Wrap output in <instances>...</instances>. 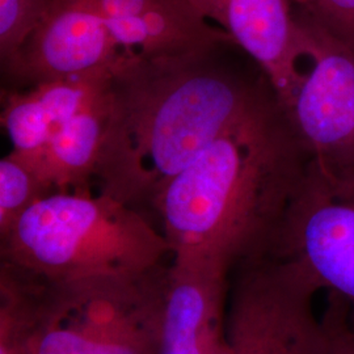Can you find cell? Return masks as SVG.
Returning a JSON list of instances; mask_svg holds the SVG:
<instances>
[{"label":"cell","mask_w":354,"mask_h":354,"mask_svg":"<svg viewBox=\"0 0 354 354\" xmlns=\"http://www.w3.org/2000/svg\"><path fill=\"white\" fill-rule=\"evenodd\" d=\"M215 54L152 59L124 51L104 92L95 175L102 193L153 205L215 140L276 96L266 77L245 79Z\"/></svg>","instance_id":"6da1fadb"},{"label":"cell","mask_w":354,"mask_h":354,"mask_svg":"<svg viewBox=\"0 0 354 354\" xmlns=\"http://www.w3.org/2000/svg\"><path fill=\"white\" fill-rule=\"evenodd\" d=\"M310 159L286 111L272 96L155 200L172 263L228 273L263 254Z\"/></svg>","instance_id":"7a4b0ae2"},{"label":"cell","mask_w":354,"mask_h":354,"mask_svg":"<svg viewBox=\"0 0 354 354\" xmlns=\"http://www.w3.org/2000/svg\"><path fill=\"white\" fill-rule=\"evenodd\" d=\"M171 254L165 234L106 193L54 192L1 236V260L53 283L133 277Z\"/></svg>","instance_id":"3957f363"},{"label":"cell","mask_w":354,"mask_h":354,"mask_svg":"<svg viewBox=\"0 0 354 354\" xmlns=\"http://www.w3.org/2000/svg\"><path fill=\"white\" fill-rule=\"evenodd\" d=\"M168 268L133 277L42 279L29 354H159Z\"/></svg>","instance_id":"277c9868"},{"label":"cell","mask_w":354,"mask_h":354,"mask_svg":"<svg viewBox=\"0 0 354 354\" xmlns=\"http://www.w3.org/2000/svg\"><path fill=\"white\" fill-rule=\"evenodd\" d=\"M263 254L342 298L354 317V162L308 160Z\"/></svg>","instance_id":"5b68a950"},{"label":"cell","mask_w":354,"mask_h":354,"mask_svg":"<svg viewBox=\"0 0 354 354\" xmlns=\"http://www.w3.org/2000/svg\"><path fill=\"white\" fill-rule=\"evenodd\" d=\"M238 266L227 311L230 354H327L315 286L266 254Z\"/></svg>","instance_id":"8992f818"},{"label":"cell","mask_w":354,"mask_h":354,"mask_svg":"<svg viewBox=\"0 0 354 354\" xmlns=\"http://www.w3.org/2000/svg\"><path fill=\"white\" fill-rule=\"evenodd\" d=\"M295 17L304 38V77L286 113L311 158L354 162V53Z\"/></svg>","instance_id":"52a82bcc"},{"label":"cell","mask_w":354,"mask_h":354,"mask_svg":"<svg viewBox=\"0 0 354 354\" xmlns=\"http://www.w3.org/2000/svg\"><path fill=\"white\" fill-rule=\"evenodd\" d=\"M122 54L93 0H51L6 70L35 86L111 71Z\"/></svg>","instance_id":"ba28073f"},{"label":"cell","mask_w":354,"mask_h":354,"mask_svg":"<svg viewBox=\"0 0 354 354\" xmlns=\"http://www.w3.org/2000/svg\"><path fill=\"white\" fill-rule=\"evenodd\" d=\"M245 51L285 111L304 77L302 29L291 0H189Z\"/></svg>","instance_id":"9c48e42d"},{"label":"cell","mask_w":354,"mask_h":354,"mask_svg":"<svg viewBox=\"0 0 354 354\" xmlns=\"http://www.w3.org/2000/svg\"><path fill=\"white\" fill-rule=\"evenodd\" d=\"M121 50L143 58H177L235 46L189 0H93Z\"/></svg>","instance_id":"30bf717a"},{"label":"cell","mask_w":354,"mask_h":354,"mask_svg":"<svg viewBox=\"0 0 354 354\" xmlns=\"http://www.w3.org/2000/svg\"><path fill=\"white\" fill-rule=\"evenodd\" d=\"M226 295V272L172 263L159 354H230Z\"/></svg>","instance_id":"8fae6325"},{"label":"cell","mask_w":354,"mask_h":354,"mask_svg":"<svg viewBox=\"0 0 354 354\" xmlns=\"http://www.w3.org/2000/svg\"><path fill=\"white\" fill-rule=\"evenodd\" d=\"M113 70L42 82L26 92L7 93L1 127L12 143L11 152L36 169L57 131L102 93Z\"/></svg>","instance_id":"7c38bea8"},{"label":"cell","mask_w":354,"mask_h":354,"mask_svg":"<svg viewBox=\"0 0 354 354\" xmlns=\"http://www.w3.org/2000/svg\"><path fill=\"white\" fill-rule=\"evenodd\" d=\"M105 87L57 131L36 167L35 171L53 192H89L102 149Z\"/></svg>","instance_id":"4fadbf2b"},{"label":"cell","mask_w":354,"mask_h":354,"mask_svg":"<svg viewBox=\"0 0 354 354\" xmlns=\"http://www.w3.org/2000/svg\"><path fill=\"white\" fill-rule=\"evenodd\" d=\"M54 193L37 172L10 152L0 160V236H4L26 210Z\"/></svg>","instance_id":"5bb4252c"},{"label":"cell","mask_w":354,"mask_h":354,"mask_svg":"<svg viewBox=\"0 0 354 354\" xmlns=\"http://www.w3.org/2000/svg\"><path fill=\"white\" fill-rule=\"evenodd\" d=\"M51 0H0V58L12 64L26 38L37 26Z\"/></svg>","instance_id":"9a60e30c"},{"label":"cell","mask_w":354,"mask_h":354,"mask_svg":"<svg viewBox=\"0 0 354 354\" xmlns=\"http://www.w3.org/2000/svg\"><path fill=\"white\" fill-rule=\"evenodd\" d=\"M294 12L354 53V0H301Z\"/></svg>","instance_id":"2e32d148"},{"label":"cell","mask_w":354,"mask_h":354,"mask_svg":"<svg viewBox=\"0 0 354 354\" xmlns=\"http://www.w3.org/2000/svg\"><path fill=\"white\" fill-rule=\"evenodd\" d=\"M322 322L327 335V354H354V317L348 304L328 294Z\"/></svg>","instance_id":"e0dca14e"},{"label":"cell","mask_w":354,"mask_h":354,"mask_svg":"<svg viewBox=\"0 0 354 354\" xmlns=\"http://www.w3.org/2000/svg\"><path fill=\"white\" fill-rule=\"evenodd\" d=\"M301 0H291V3H292V7H295L298 3H299Z\"/></svg>","instance_id":"ac0fdd59"}]
</instances>
